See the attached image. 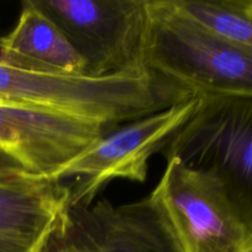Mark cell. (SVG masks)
<instances>
[{
	"mask_svg": "<svg viewBox=\"0 0 252 252\" xmlns=\"http://www.w3.org/2000/svg\"><path fill=\"white\" fill-rule=\"evenodd\" d=\"M192 97L148 68L96 78L33 73L0 63V103L53 111L108 130Z\"/></svg>",
	"mask_w": 252,
	"mask_h": 252,
	"instance_id": "1",
	"label": "cell"
},
{
	"mask_svg": "<svg viewBox=\"0 0 252 252\" xmlns=\"http://www.w3.org/2000/svg\"><path fill=\"white\" fill-rule=\"evenodd\" d=\"M144 66L193 96L252 97V52L204 29L171 0H149Z\"/></svg>",
	"mask_w": 252,
	"mask_h": 252,
	"instance_id": "2",
	"label": "cell"
},
{
	"mask_svg": "<svg viewBox=\"0 0 252 252\" xmlns=\"http://www.w3.org/2000/svg\"><path fill=\"white\" fill-rule=\"evenodd\" d=\"M197 97L196 110L161 154L218 180L252 236V97Z\"/></svg>",
	"mask_w": 252,
	"mask_h": 252,
	"instance_id": "3",
	"label": "cell"
},
{
	"mask_svg": "<svg viewBox=\"0 0 252 252\" xmlns=\"http://www.w3.org/2000/svg\"><path fill=\"white\" fill-rule=\"evenodd\" d=\"M145 199L174 252H252V236L207 172L171 158Z\"/></svg>",
	"mask_w": 252,
	"mask_h": 252,
	"instance_id": "4",
	"label": "cell"
},
{
	"mask_svg": "<svg viewBox=\"0 0 252 252\" xmlns=\"http://www.w3.org/2000/svg\"><path fill=\"white\" fill-rule=\"evenodd\" d=\"M62 30L85 63V75L144 66L149 0H32Z\"/></svg>",
	"mask_w": 252,
	"mask_h": 252,
	"instance_id": "5",
	"label": "cell"
},
{
	"mask_svg": "<svg viewBox=\"0 0 252 252\" xmlns=\"http://www.w3.org/2000/svg\"><path fill=\"white\" fill-rule=\"evenodd\" d=\"M198 97L172 105L147 117L107 130L61 170L54 181L75 179L69 186V208L88 207L115 180L145 182L149 160L161 153L170 138L196 110Z\"/></svg>",
	"mask_w": 252,
	"mask_h": 252,
	"instance_id": "6",
	"label": "cell"
},
{
	"mask_svg": "<svg viewBox=\"0 0 252 252\" xmlns=\"http://www.w3.org/2000/svg\"><path fill=\"white\" fill-rule=\"evenodd\" d=\"M107 128L53 111L0 103V148L19 160L31 176L54 181Z\"/></svg>",
	"mask_w": 252,
	"mask_h": 252,
	"instance_id": "7",
	"label": "cell"
},
{
	"mask_svg": "<svg viewBox=\"0 0 252 252\" xmlns=\"http://www.w3.org/2000/svg\"><path fill=\"white\" fill-rule=\"evenodd\" d=\"M51 240L89 252H174L145 198L118 207L101 199L69 208Z\"/></svg>",
	"mask_w": 252,
	"mask_h": 252,
	"instance_id": "8",
	"label": "cell"
},
{
	"mask_svg": "<svg viewBox=\"0 0 252 252\" xmlns=\"http://www.w3.org/2000/svg\"><path fill=\"white\" fill-rule=\"evenodd\" d=\"M69 194V186L61 181L37 177L0 184V235L46 251L65 221Z\"/></svg>",
	"mask_w": 252,
	"mask_h": 252,
	"instance_id": "9",
	"label": "cell"
},
{
	"mask_svg": "<svg viewBox=\"0 0 252 252\" xmlns=\"http://www.w3.org/2000/svg\"><path fill=\"white\" fill-rule=\"evenodd\" d=\"M2 64L33 73L85 75L78 52L32 0L22 2L16 26L2 37Z\"/></svg>",
	"mask_w": 252,
	"mask_h": 252,
	"instance_id": "10",
	"label": "cell"
},
{
	"mask_svg": "<svg viewBox=\"0 0 252 252\" xmlns=\"http://www.w3.org/2000/svg\"><path fill=\"white\" fill-rule=\"evenodd\" d=\"M217 36L252 52V0H171Z\"/></svg>",
	"mask_w": 252,
	"mask_h": 252,
	"instance_id": "11",
	"label": "cell"
},
{
	"mask_svg": "<svg viewBox=\"0 0 252 252\" xmlns=\"http://www.w3.org/2000/svg\"><path fill=\"white\" fill-rule=\"evenodd\" d=\"M29 177L33 176L27 172V170L19 160L0 148V184L20 181Z\"/></svg>",
	"mask_w": 252,
	"mask_h": 252,
	"instance_id": "12",
	"label": "cell"
},
{
	"mask_svg": "<svg viewBox=\"0 0 252 252\" xmlns=\"http://www.w3.org/2000/svg\"><path fill=\"white\" fill-rule=\"evenodd\" d=\"M0 252H44V250L27 241L0 235Z\"/></svg>",
	"mask_w": 252,
	"mask_h": 252,
	"instance_id": "13",
	"label": "cell"
},
{
	"mask_svg": "<svg viewBox=\"0 0 252 252\" xmlns=\"http://www.w3.org/2000/svg\"><path fill=\"white\" fill-rule=\"evenodd\" d=\"M44 252H89L83 249H79L76 246L70 245V244H64L61 241L51 240L47 245L46 251Z\"/></svg>",
	"mask_w": 252,
	"mask_h": 252,
	"instance_id": "14",
	"label": "cell"
},
{
	"mask_svg": "<svg viewBox=\"0 0 252 252\" xmlns=\"http://www.w3.org/2000/svg\"><path fill=\"white\" fill-rule=\"evenodd\" d=\"M0 63L2 64V37H0Z\"/></svg>",
	"mask_w": 252,
	"mask_h": 252,
	"instance_id": "15",
	"label": "cell"
}]
</instances>
